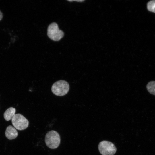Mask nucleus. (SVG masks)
Listing matches in <instances>:
<instances>
[{"mask_svg": "<svg viewBox=\"0 0 155 155\" xmlns=\"http://www.w3.org/2000/svg\"><path fill=\"white\" fill-rule=\"evenodd\" d=\"M148 91L151 94L155 95V81H151L146 86Z\"/></svg>", "mask_w": 155, "mask_h": 155, "instance_id": "obj_8", "label": "nucleus"}, {"mask_svg": "<svg viewBox=\"0 0 155 155\" xmlns=\"http://www.w3.org/2000/svg\"><path fill=\"white\" fill-rule=\"evenodd\" d=\"M69 1H78V2H82L84 1V0H68Z\"/></svg>", "mask_w": 155, "mask_h": 155, "instance_id": "obj_11", "label": "nucleus"}, {"mask_svg": "<svg viewBox=\"0 0 155 155\" xmlns=\"http://www.w3.org/2000/svg\"><path fill=\"white\" fill-rule=\"evenodd\" d=\"M3 18V15L2 14L1 12V11H0V20H1Z\"/></svg>", "mask_w": 155, "mask_h": 155, "instance_id": "obj_10", "label": "nucleus"}, {"mask_svg": "<svg viewBox=\"0 0 155 155\" xmlns=\"http://www.w3.org/2000/svg\"><path fill=\"white\" fill-rule=\"evenodd\" d=\"M98 148L102 155H114L117 151V148L113 144L106 140L100 142Z\"/></svg>", "mask_w": 155, "mask_h": 155, "instance_id": "obj_4", "label": "nucleus"}, {"mask_svg": "<svg viewBox=\"0 0 155 155\" xmlns=\"http://www.w3.org/2000/svg\"><path fill=\"white\" fill-rule=\"evenodd\" d=\"M5 135L6 137L9 140L16 138L18 135V133L16 129L12 126H9L6 128Z\"/></svg>", "mask_w": 155, "mask_h": 155, "instance_id": "obj_6", "label": "nucleus"}, {"mask_svg": "<svg viewBox=\"0 0 155 155\" xmlns=\"http://www.w3.org/2000/svg\"><path fill=\"white\" fill-rule=\"evenodd\" d=\"M47 35L52 40L58 41L63 37L64 33L62 31L59 29L57 23L53 22L48 27Z\"/></svg>", "mask_w": 155, "mask_h": 155, "instance_id": "obj_3", "label": "nucleus"}, {"mask_svg": "<svg viewBox=\"0 0 155 155\" xmlns=\"http://www.w3.org/2000/svg\"><path fill=\"white\" fill-rule=\"evenodd\" d=\"M147 8L149 11L155 13V0L149 1L147 4Z\"/></svg>", "mask_w": 155, "mask_h": 155, "instance_id": "obj_9", "label": "nucleus"}, {"mask_svg": "<svg viewBox=\"0 0 155 155\" xmlns=\"http://www.w3.org/2000/svg\"><path fill=\"white\" fill-rule=\"evenodd\" d=\"M16 111V109L12 107L7 109L4 114V117L5 119L7 121L12 119L15 115Z\"/></svg>", "mask_w": 155, "mask_h": 155, "instance_id": "obj_7", "label": "nucleus"}, {"mask_svg": "<svg viewBox=\"0 0 155 155\" xmlns=\"http://www.w3.org/2000/svg\"><path fill=\"white\" fill-rule=\"evenodd\" d=\"M60 140L59 135L54 130L49 131L45 136V141L46 145L51 149H55L58 148L60 144Z\"/></svg>", "mask_w": 155, "mask_h": 155, "instance_id": "obj_2", "label": "nucleus"}, {"mask_svg": "<svg viewBox=\"0 0 155 155\" xmlns=\"http://www.w3.org/2000/svg\"><path fill=\"white\" fill-rule=\"evenodd\" d=\"M69 89V85L66 81L61 80L55 82L51 87L53 93L56 96H62L67 94Z\"/></svg>", "mask_w": 155, "mask_h": 155, "instance_id": "obj_1", "label": "nucleus"}, {"mask_svg": "<svg viewBox=\"0 0 155 155\" xmlns=\"http://www.w3.org/2000/svg\"><path fill=\"white\" fill-rule=\"evenodd\" d=\"M11 120L14 127L19 130L26 129L29 125V122L28 119L20 114L15 115Z\"/></svg>", "mask_w": 155, "mask_h": 155, "instance_id": "obj_5", "label": "nucleus"}]
</instances>
